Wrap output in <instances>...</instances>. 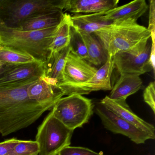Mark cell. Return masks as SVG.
Returning <instances> with one entry per match:
<instances>
[{"mask_svg": "<svg viewBox=\"0 0 155 155\" xmlns=\"http://www.w3.org/2000/svg\"><path fill=\"white\" fill-rule=\"evenodd\" d=\"M39 79V78H38ZM35 79L18 86L0 87V134L6 137L37 121L48 108L31 100L28 87Z\"/></svg>", "mask_w": 155, "mask_h": 155, "instance_id": "obj_1", "label": "cell"}, {"mask_svg": "<svg viewBox=\"0 0 155 155\" xmlns=\"http://www.w3.org/2000/svg\"><path fill=\"white\" fill-rule=\"evenodd\" d=\"M57 27L25 31L8 28L0 22V47L27 53L44 63L50 54L49 47Z\"/></svg>", "mask_w": 155, "mask_h": 155, "instance_id": "obj_2", "label": "cell"}, {"mask_svg": "<svg viewBox=\"0 0 155 155\" xmlns=\"http://www.w3.org/2000/svg\"><path fill=\"white\" fill-rule=\"evenodd\" d=\"M94 34L101 42L108 57L110 58L119 52L134 48L151 36L147 28L134 20L114 21Z\"/></svg>", "mask_w": 155, "mask_h": 155, "instance_id": "obj_3", "label": "cell"}, {"mask_svg": "<svg viewBox=\"0 0 155 155\" xmlns=\"http://www.w3.org/2000/svg\"><path fill=\"white\" fill-rule=\"evenodd\" d=\"M63 0H0V22L17 29L32 17L48 12L63 11Z\"/></svg>", "mask_w": 155, "mask_h": 155, "instance_id": "obj_4", "label": "cell"}, {"mask_svg": "<svg viewBox=\"0 0 155 155\" xmlns=\"http://www.w3.org/2000/svg\"><path fill=\"white\" fill-rule=\"evenodd\" d=\"M74 130L70 129L51 111L38 128L36 141L39 155H58L69 146Z\"/></svg>", "mask_w": 155, "mask_h": 155, "instance_id": "obj_5", "label": "cell"}, {"mask_svg": "<svg viewBox=\"0 0 155 155\" xmlns=\"http://www.w3.org/2000/svg\"><path fill=\"white\" fill-rule=\"evenodd\" d=\"M94 108L91 99L80 94H73L61 98L51 111L65 126L74 130L88 122Z\"/></svg>", "mask_w": 155, "mask_h": 155, "instance_id": "obj_6", "label": "cell"}, {"mask_svg": "<svg viewBox=\"0 0 155 155\" xmlns=\"http://www.w3.org/2000/svg\"><path fill=\"white\" fill-rule=\"evenodd\" d=\"M151 38L143 41L130 50L119 52L112 57L114 68L120 75H140L150 71L149 63Z\"/></svg>", "mask_w": 155, "mask_h": 155, "instance_id": "obj_7", "label": "cell"}, {"mask_svg": "<svg viewBox=\"0 0 155 155\" xmlns=\"http://www.w3.org/2000/svg\"><path fill=\"white\" fill-rule=\"evenodd\" d=\"M95 112L101 120L104 127L114 134L124 135L137 144H144L148 140H154L150 135L128 122L101 103L96 106Z\"/></svg>", "mask_w": 155, "mask_h": 155, "instance_id": "obj_8", "label": "cell"}, {"mask_svg": "<svg viewBox=\"0 0 155 155\" xmlns=\"http://www.w3.org/2000/svg\"><path fill=\"white\" fill-rule=\"evenodd\" d=\"M115 69L112 58L108 57L106 62L97 69L96 73L87 82L61 88L65 96L73 94L87 95L92 91L111 90V77Z\"/></svg>", "mask_w": 155, "mask_h": 155, "instance_id": "obj_9", "label": "cell"}, {"mask_svg": "<svg viewBox=\"0 0 155 155\" xmlns=\"http://www.w3.org/2000/svg\"><path fill=\"white\" fill-rule=\"evenodd\" d=\"M97 69L81 58L71 49L62 73V79L58 88L87 82Z\"/></svg>", "mask_w": 155, "mask_h": 155, "instance_id": "obj_10", "label": "cell"}, {"mask_svg": "<svg viewBox=\"0 0 155 155\" xmlns=\"http://www.w3.org/2000/svg\"><path fill=\"white\" fill-rule=\"evenodd\" d=\"M44 74V63L35 61L21 65H12L11 68L0 75V87L18 86Z\"/></svg>", "mask_w": 155, "mask_h": 155, "instance_id": "obj_11", "label": "cell"}, {"mask_svg": "<svg viewBox=\"0 0 155 155\" xmlns=\"http://www.w3.org/2000/svg\"><path fill=\"white\" fill-rule=\"evenodd\" d=\"M100 103L155 139V127L135 114L127 104L126 101L113 100L106 96L101 101Z\"/></svg>", "mask_w": 155, "mask_h": 155, "instance_id": "obj_12", "label": "cell"}, {"mask_svg": "<svg viewBox=\"0 0 155 155\" xmlns=\"http://www.w3.org/2000/svg\"><path fill=\"white\" fill-rule=\"evenodd\" d=\"M27 92L31 100L50 110L65 96L60 90L50 85L41 77L28 87Z\"/></svg>", "mask_w": 155, "mask_h": 155, "instance_id": "obj_13", "label": "cell"}, {"mask_svg": "<svg viewBox=\"0 0 155 155\" xmlns=\"http://www.w3.org/2000/svg\"><path fill=\"white\" fill-rule=\"evenodd\" d=\"M118 0H63V11L74 14L105 13L116 8Z\"/></svg>", "mask_w": 155, "mask_h": 155, "instance_id": "obj_14", "label": "cell"}, {"mask_svg": "<svg viewBox=\"0 0 155 155\" xmlns=\"http://www.w3.org/2000/svg\"><path fill=\"white\" fill-rule=\"evenodd\" d=\"M71 49V48L69 45L59 52L50 54L47 61L44 63V74L41 78L50 85L57 88L58 89V87L62 81V73Z\"/></svg>", "mask_w": 155, "mask_h": 155, "instance_id": "obj_15", "label": "cell"}, {"mask_svg": "<svg viewBox=\"0 0 155 155\" xmlns=\"http://www.w3.org/2000/svg\"><path fill=\"white\" fill-rule=\"evenodd\" d=\"M148 6L145 0H135L126 5L116 7L104 13L108 20L114 21L127 20H137L147 10Z\"/></svg>", "mask_w": 155, "mask_h": 155, "instance_id": "obj_16", "label": "cell"}, {"mask_svg": "<svg viewBox=\"0 0 155 155\" xmlns=\"http://www.w3.org/2000/svg\"><path fill=\"white\" fill-rule=\"evenodd\" d=\"M142 85V80L138 75H120L108 97L113 100L126 101L128 97L140 89Z\"/></svg>", "mask_w": 155, "mask_h": 155, "instance_id": "obj_17", "label": "cell"}, {"mask_svg": "<svg viewBox=\"0 0 155 155\" xmlns=\"http://www.w3.org/2000/svg\"><path fill=\"white\" fill-rule=\"evenodd\" d=\"M104 13L74 14L71 16L72 26L80 32L93 34L113 22L105 18Z\"/></svg>", "mask_w": 155, "mask_h": 155, "instance_id": "obj_18", "label": "cell"}, {"mask_svg": "<svg viewBox=\"0 0 155 155\" xmlns=\"http://www.w3.org/2000/svg\"><path fill=\"white\" fill-rule=\"evenodd\" d=\"M63 14V11L40 14L23 21L17 29L25 31H40L56 27L61 21Z\"/></svg>", "mask_w": 155, "mask_h": 155, "instance_id": "obj_19", "label": "cell"}, {"mask_svg": "<svg viewBox=\"0 0 155 155\" xmlns=\"http://www.w3.org/2000/svg\"><path fill=\"white\" fill-rule=\"evenodd\" d=\"M72 25L71 15L68 13H64L62 20L57 27L52 42L50 46V54L59 52L69 45Z\"/></svg>", "mask_w": 155, "mask_h": 155, "instance_id": "obj_20", "label": "cell"}, {"mask_svg": "<svg viewBox=\"0 0 155 155\" xmlns=\"http://www.w3.org/2000/svg\"><path fill=\"white\" fill-rule=\"evenodd\" d=\"M79 32L82 37L87 47L88 54L87 61L96 66L104 64L107 60V55L97 36L94 33L87 34L80 31Z\"/></svg>", "mask_w": 155, "mask_h": 155, "instance_id": "obj_21", "label": "cell"}, {"mask_svg": "<svg viewBox=\"0 0 155 155\" xmlns=\"http://www.w3.org/2000/svg\"><path fill=\"white\" fill-rule=\"evenodd\" d=\"M35 61L37 60L32 56L27 53L2 47H1L0 48V62L1 63L21 65Z\"/></svg>", "mask_w": 155, "mask_h": 155, "instance_id": "obj_22", "label": "cell"}, {"mask_svg": "<svg viewBox=\"0 0 155 155\" xmlns=\"http://www.w3.org/2000/svg\"><path fill=\"white\" fill-rule=\"evenodd\" d=\"M71 50L81 58L87 61L88 54L87 47L80 33L74 28H71V37L69 44Z\"/></svg>", "mask_w": 155, "mask_h": 155, "instance_id": "obj_23", "label": "cell"}, {"mask_svg": "<svg viewBox=\"0 0 155 155\" xmlns=\"http://www.w3.org/2000/svg\"><path fill=\"white\" fill-rule=\"evenodd\" d=\"M39 148L35 140H22L8 155H33L39 154Z\"/></svg>", "mask_w": 155, "mask_h": 155, "instance_id": "obj_24", "label": "cell"}, {"mask_svg": "<svg viewBox=\"0 0 155 155\" xmlns=\"http://www.w3.org/2000/svg\"><path fill=\"white\" fill-rule=\"evenodd\" d=\"M58 155H106L102 153H97L87 148L80 147L68 146L60 151Z\"/></svg>", "mask_w": 155, "mask_h": 155, "instance_id": "obj_25", "label": "cell"}, {"mask_svg": "<svg viewBox=\"0 0 155 155\" xmlns=\"http://www.w3.org/2000/svg\"><path fill=\"white\" fill-rule=\"evenodd\" d=\"M144 101L151 108L154 114L155 111V84L151 82L145 88L143 92Z\"/></svg>", "mask_w": 155, "mask_h": 155, "instance_id": "obj_26", "label": "cell"}, {"mask_svg": "<svg viewBox=\"0 0 155 155\" xmlns=\"http://www.w3.org/2000/svg\"><path fill=\"white\" fill-rule=\"evenodd\" d=\"M21 140L13 138L0 143V155H8Z\"/></svg>", "mask_w": 155, "mask_h": 155, "instance_id": "obj_27", "label": "cell"}, {"mask_svg": "<svg viewBox=\"0 0 155 155\" xmlns=\"http://www.w3.org/2000/svg\"><path fill=\"white\" fill-rule=\"evenodd\" d=\"M147 29L150 34H155V1L151 0L150 2L149 20Z\"/></svg>", "mask_w": 155, "mask_h": 155, "instance_id": "obj_28", "label": "cell"}, {"mask_svg": "<svg viewBox=\"0 0 155 155\" xmlns=\"http://www.w3.org/2000/svg\"><path fill=\"white\" fill-rule=\"evenodd\" d=\"M150 55L149 57V63L152 67V70L155 72V42H152Z\"/></svg>", "mask_w": 155, "mask_h": 155, "instance_id": "obj_29", "label": "cell"}, {"mask_svg": "<svg viewBox=\"0 0 155 155\" xmlns=\"http://www.w3.org/2000/svg\"><path fill=\"white\" fill-rule=\"evenodd\" d=\"M12 65V64H4V63L1 64L0 65V75L9 69Z\"/></svg>", "mask_w": 155, "mask_h": 155, "instance_id": "obj_30", "label": "cell"}, {"mask_svg": "<svg viewBox=\"0 0 155 155\" xmlns=\"http://www.w3.org/2000/svg\"><path fill=\"white\" fill-rule=\"evenodd\" d=\"M0 48H1V47H0ZM2 64V63H1V62H0V65H1V64Z\"/></svg>", "mask_w": 155, "mask_h": 155, "instance_id": "obj_31", "label": "cell"}, {"mask_svg": "<svg viewBox=\"0 0 155 155\" xmlns=\"http://www.w3.org/2000/svg\"><path fill=\"white\" fill-rule=\"evenodd\" d=\"M38 155V154H35V155Z\"/></svg>", "mask_w": 155, "mask_h": 155, "instance_id": "obj_32", "label": "cell"}]
</instances>
